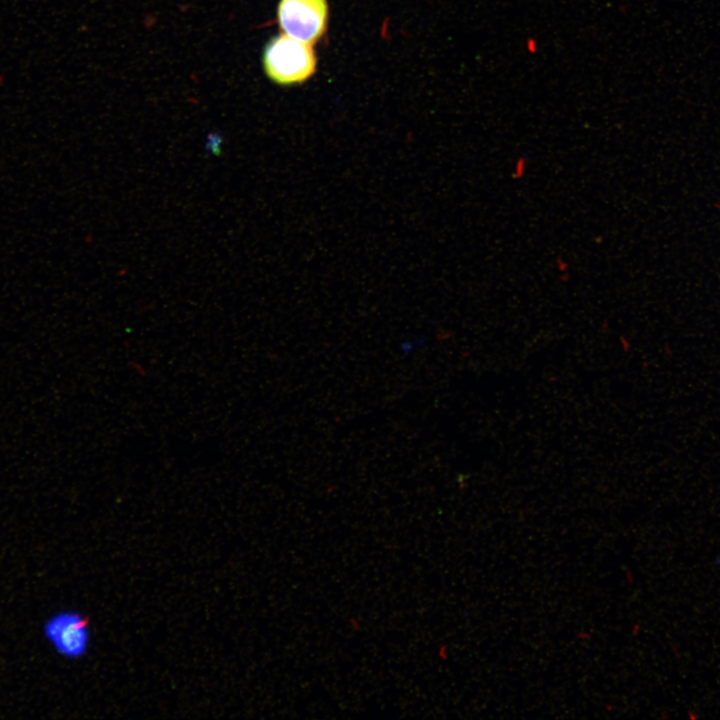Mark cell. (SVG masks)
Returning a JSON list of instances; mask_svg holds the SVG:
<instances>
[{
	"instance_id": "cell-1",
	"label": "cell",
	"mask_w": 720,
	"mask_h": 720,
	"mask_svg": "<svg viewBox=\"0 0 720 720\" xmlns=\"http://www.w3.org/2000/svg\"><path fill=\"white\" fill-rule=\"evenodd\" d=\"M263 66L273 82L279 85L299 84L315 72L316 57L311 44L283 33L266 44Z\"/></svg>"
},
{
	"instance_id": "cell-2",
	"label": "cell",
	"mask_w": 720,
	"mask_h": 720,
	"mask_svg": "<svg viewBox=\"0 0 720 720\" xmlns=\"http://www.w3.org/2000/svg\"><path fill=\"white\" fill-rule=\"evenodd\" d=\"M42 634L54 652L68 660L84 657L91 644L90 624L76 610L65 609L50 615L43 623Z\"/></svg>"
},
{
	"instance_id": "cell-3",
	"label": "cell",
	"mask_w": 720,
	"mask_h": 720,
	"mask_svg": "<svg viewBox=\"0 0 720 720\" xmlns=\"http://www.w3.org/2000/svg\"><path fill=\"white\" fill-rule=\"evenodd\" d=\"M277 19L284 34L313 44L326 31L327 0H280Z\"/></svg>"
},
{
	"instance_id": "cell-4",
	"label": "cell",
	"mask_w": 720,
	"mask_h": 720,
	"mask_svg": "<svg viewBox=\"0 0 720 720\" xmlns=\"http://www.w3.org/2000/svg\"><path fill=\"white\" fill-rule=\"evenodd\" d=\"M206 143V151L214 156L221 154L222 139L218 135H212Z\"/></svg>"
}]
</instances>
